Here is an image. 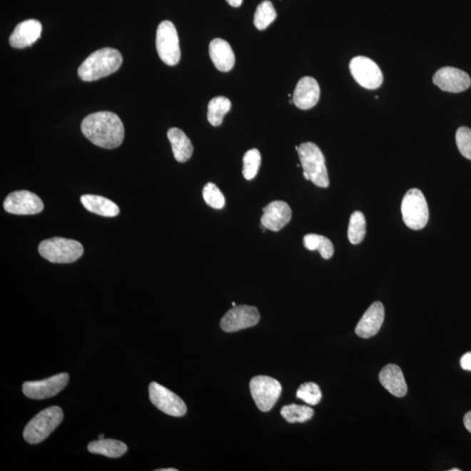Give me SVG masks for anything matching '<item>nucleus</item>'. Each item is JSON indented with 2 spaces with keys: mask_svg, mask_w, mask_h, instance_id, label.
I'll return each instance as SVG.
<instances>
[{
  "mask_svg": "<svg viewBox=\"0 0 471 471\" xmlns=\"http://www.w3.org/2000/svg\"><path fill=\"white\" fill-rule=\"evenodd\" d=\"M314 411L311 407L290 404L282 407L281 415L290 423L305 422L313 418Z\"/></svg>",
  "mask_w": 471,
  "mask_h": 471,
  "instance_id": "27",
  "label": "nucleus"
},
{
  "mask_svg": "<svg viewBox=\"0 0 471 471\" xmlns=\"http://www.w3.org/2000/svg\"><path fill=\"white\" fill-rule=\"evenodd\" d=\"M123 61V55L119 51L105 47L92 53L82 62L78 69V77L83 81L99 80L116 72Z\"/></svg>",
  "mask_w": 471,
  "mask_h": 471,
  "instance_id": "2",
  "label": "nucleus"
},
{
  "mask_svg": "<svg viewBox=\"0 0 471 471\" xmlns=\"http://www.w3.org/2000/svg\"><path fill=\"white\" fill-rule=\"evenodd\" d=\"M104 438H105V435L103 434H101L99 435V437H98V439H104Z\"/></svg>",
  "mask_w": 471,
  "mask_h": 471,
  "instance_id": "37",
  "label": "nucleus"
},
{
  "mask_svg": "<svg viewBox=\"0 0 471 471\" xmlns=\"http://www.w3.org/2000/svg\"><path fill=\"white\" fill-rule=\"evenodd\" d=\"M64 414L60 407L46 408L35 415L24 430L23 437L31 445H37L49 437L51 433L60 425Z\"/></svg>",
  "mask_w": 471,
  "mask_h": 471,
  "instance_id": "3",
  "label": "nucleus"
},
{
  "mask_svg": "<svg viewBox=\"0 0 471 471\" xmlns=\"http://www.w3.org/2000/svg\"><path fill=\"white\" fill-rule=\"evenodd\" d=\"M298 148H300V147H298V146L295 147V149H296L297 151H298Z\"/></svg>",
  "mask_w": 471,
  "mask_h": 471,
  "instance_id": "40",
  "label": "nucleus"
},
{
  "mask_svg": "<svg viewBox=\"0 0 471 471\" xmlns=\"http://www.w3.org/2000/svg\"><path fill=\"white\" fill-rule=\"evenodd\" d=\"M455 143L461 154L471 160V129L467 127L459 128L455 133Z\"/></svg>",
  "mask_w": 471,
  "mask_h": 471,
  "instance_id": "32",
  "label": "nucleus"
},
{
  "mask_svg": "<svg viewBox=\"0 0 471 471\" xmlns=\"http://www.w3.org/2000/svg\"><path fill=\"white\" fill-rule=\"evenodd\" d=\"M463 422H465V426L469 432L471 433V411L468 412L463 419Z\"/></svg>",
  "mask_w": 471,
  "mask_h": 471,
  "instance_id": "34",
  "label": "nucleus"
},
{
  "mask_svg": "<svg viewBox=\"0 0 471 471\" xmlns=\"http://www.w3.org/2000/svg\"><path fill=\"white\" fill-rule=\"evenodd\" d=\"M366 233V218H365L364 214L360 211L353 212L348 226V236L349 241L352 245H359L360 243L364 240Z\"/></svg>",
  "mask_w": 471,
  "mask_h": 471,
  "instance_id": "26",
  "label": "nucleus"
},
{
  "mask_svg": "<svg viewBox=\"0 0 471 471\" xmlns=\"http://www.w3.org/2000/svg\"><path fill=\"white\" fill-rule=\"evenodd\" d=\"M210 57L218 70L229 72L235 64V54L229 43L223 39H214L210 43Z\"/></svg>",
  "mask_w": 471,
  "mask_h": 471,
  "instance_id": "20",
  "label": "nucleus"
},
{
  "mask_svg": "<svg viewBox=\"0 0 471 471\" xmlns=\"http://www.w3.org/2000/svg\"><path fill=\"white\" fill-rule=\"evenodd\" d=\"M230 6L233 7H239L242 5L243 0H226Z\"/></svg>",
  "mask_w": 471,
  "mask_h": 471,
  "instance_id": "35",
  "label": "nucleus"
},
{
  "mask_svg": "<svg viewBox=\"0 0 471 471\" xmlns=\"http://www.w3.org/2000/svg\"><path fill=\"white\" fill-rule=\"evenodd\" d=\"M433 83L442 91L461 93L470 88L471 78L462 70L445 66L435 74Z\"/></svg>",
  "mask_w": 471,
  "mask_h": 471,
  "instance_id": "14",
  "label": "nucleus"
},
{
  "mask_svg": "<svg viewBox=\"0 0 471 471\" xmlns=\"http://www.w3.org/2000/svg\"><path fill=\"white\" fill-rule=\"evenodd\" d=\"M260 320V314L255 306L236 305L226 313L220 322L223 331L233 333L253 328Z\"/></svg>",
  "mask_w": 471,
  "mask_h": 471,
  "instance_id": "11",
  "label": "nucleus"
},
{
  "mask_svg": "<svg viewBox=\"0 0 471 471\" xmlns=\"http://www.w3.org/2000/svg\"><path fill=\"white\" fill-rule=\"evenodd\" d=\"M297 397L303 400L308 405L315 406L320 402L322 398L319 385L314 383L302 384L297 390Z\"/></svg>",
  "mask_w": 471,
  "mask_h": 471,
  "instance_id": "30",
  "label": "nucleus"
},
{
  "mask_svg": "<svg viewBox=\"0 0 471 471\" xmlns=\"http://www.w3.org/2000/svg\"><path fill=\"white\" fill-rule=\"evenodd\" d=\"M168 139L171 141L173 154L179 163H186L193 154V145L183 131L178 128L168 129Z\"/></svg>",
  "mask_w": 471,
  "mask_h": 471,
  "instance_id": "21",
  "label": "nucleus"
},
{
  "mask_svg": "<svg viewBox=\"0 0 471 471\" xmlns=\"http://www.w3.org/2000/svg\"><path fill=\"white\" fill-rule=\"evenodd\" d=\"M81 202L86 210L102 217L113 218L120 213L117 204L103 196L84 195L81 196Z\"/></svg>",
  "mask_w": 471,
  "mask_h": 471,
  "instance_id": "22",
  "label": "nucleus"
},
{
  "mask_svg": "<svg viewBox=\"0 0 471 471\" xmlns=\"http://www.w3.org/2000/svg\"><path fill=\"white\" fill-rule=\"evenodd\" d=\"M277 18L273 3L265 0L259 4L254 15V25L258 30H265Z\"/></svg>",
  "mask_w": 471,
  "mask_h": 471,
  "instance_id": "28",
  "label": "nucleus"
},
{
  "mask_svg": "<svg viewBox=\"0 0 471 471\" xmlns=\"http://www.w3.org/2000/svg\"><path fill=\"white\" fill-rule=\"evenodd\" d=\"M4 209L11 214L34 215L44 209V204L33 192L19 191L8 195L4 202Z\"/></svg>",
  "mask_w": 471,
  "mask_h": 471,
  "instance_id": "13",
  "label": "nucleus"
},
{
  "mask_svg": "<svg viewBox=\"0 0 471 471\" xmlns=\"http://www.w3.org/2000/svg\"><path fill=\"white\" fill-rule=\"evenodd\" d=\"M156 50L161 60L168 66H176L180 61L179 38L174 24L165 21L156 31Z\"/></svg>",
  "mask_w": 471,
  "mask_h": 471,
  "instance_id": "7",
  "label": "nucleus"
},
{
  "mask_svg": "<svg viewBox=\"0 0 471 471\" xmlns=\"http://www.w3.org/2000/svg\"><path fill=\"white\" fill-rule=\"evenodd\" d=\"M385 318L383 303L377 301L369 306L355 328L356 335L363 339H369L379 333Z\"/></svg>",
  "mask_w": 471,
  "mask_h": 471,
  "instance_id": "16",
  "label": "nucleus"
},
{
  "mask_svg": "<svg viewBox=\"0 0 471 471\" xmlns=\"http://www.w3.org/2000/svg\"><path fill=\"white\" fill-rule=\"evenodd\" d=\"M81 131L92 143L103 148H116L124 140V126L112 112L101 111L84 118Z\"/></svg>",
  "mask_w": 471,
  "mask_h": 471,
  "instance_id": "1",
  "label": "nucleus"
},
{
  "mask_svg": "<svg viewBox=\"0 0 471 471\" xmlns=\"http://www.w3.org/2000/svg\"><path fill=\"white\" fill-rule=\"evenodd\" d=\"M89 452L117 458L123 457L127 452L128 446L124 442L115 439H98L88 445Z\"/></svg>",
  "mask_w": 471,
  "mask_h": 471,
  "instance_id": "23",
  "label": "nucleus"
},
{
  "mask_svg": "<svg viewBox=\"0 0 471 471\" xmlns=\"http://www.w3.org/2000/svg\"><path fill=\"white\" fill-rule=\"evenodd\" d=\"M233 305L236 306V305H237V304H236L235 302H233Z\"/></svg>",
  "mask_w": 471,
  "mask_h": 471,
  "instance_id": "39",
  "label": "nucleus"
},
{
  "mask_svg": "<svg viewBox=\"0 0 471 471\" xmlns=\"http://www.w3.org/2000/svg\"><path fill=\"white\" fill-rule=\"evenodd\" d=\"M69 380V374L61 373L46 380L26 382L23 384V392L27 397L34 400L54 397L64 390Z\"/></svg>",
  "mask_w": 471,
  "mask_h": 471,
  "instance_id": "12",
  "label": "nucleus"
},
{
  "mask_svg": "<svg viewBox=\"0 0 471 471\" xmlns=\"http://www.w3.org/2000/svg\"><path fill=\"white\" fill-rule=\"evenodd\" d=\"M250 390L258 410L263 412L272 410L282 392L280 382L265 375L253 377L250 383Z\"/></svg>",
  "mask_w": 471,
  "mask_h": 471,
  "instance_id": "8",
  "label": "nucleus"
},
{
  "mask_svg": "<svg viewBox=\"0 0 471 471\" xmlns=\"http://www.w3.org/2000/svg\"><path fill=\"white\" fill-rule=\"evenodd\" d=\"M403 222L412 230L423 229L429 222L430 212L425 196L418 188L408 191L402 202Z\"/></svg>",
  "mask_w": 471,
  "mask_h": 471,
  "instance_id": "6",
  "label": "nucleus"
},
{
  "mask_svg": "<svg viewBox=\"0 0 471 471\" xmlns=\"http://www.w3.org/2000/svg\"><path fill=\"white\" fill-rule=\"evenodd\" d=\"M231 108V101L225 96H217L213 98L208 105V121L212 126L221 125L223 117L230 111Z\"/></svg>",
  "mask_w": 471,
  "mask_h": 471,
  "instance_id": "24",
  "label": "nucleus"
},
{
  "mask_svg": "<svg viewBox=\"0 0 471 471\" xmlns=\"http://www.w3.org/2000/svg\"><path fill=\"white\" fill-rule=\"evenodd\" d=\"M351 74L363 88L367 89L378 88L383 82V74L378 65L371 59L357 56L349 64Z\"/></svg>",
  "mask_w": 471,
  "mask_h": 471,
  "instance_id": "10",
  "label": "nucleus"
},
{
  "mask_svg": "<svg viewBox=\"0 0 471 471\" xmlns=\"http://www.w3.org/2000/svg\"><path fill=\"white\" fill-rule=\"evenodd\" d=\"M460 364L462 369L467 371H471V352L466 353L465 355H463L461 360Z\"/></svg>",
  "mask_w": 471,
  "mask_h": 471,
  "instance_id": "33",
  "label": "nucleus"
},
{
  "mask_svg": "<svg viewBox=\"0 0 471 471\" xmlns=\"http://www.w3.org/2000/svg\"><path fill=\"white\" fill-rule=\"evenodd\" d=\"M304 246L309 250H319L321 257L330 259L335 253V248L331 240L324 236L308 234L303 238Z\"/></svg>",
  "mask_w": 471,
  "mask_h": 471,
  "instance_id": "25",
  "label": "nucleus"
},
{
  "mask_svg": "<svg viewBox=\"0 0 471 471\" xmlns=\"http://www.w3.org/2000/svg\"><path fill=\"white\" fill-rule=\"evenodd\" d=\"M149 399L153 405L159 410L175 417H182L186 414V402L167 388L157 383H152L148 387Z\"/></svg>",
  "mask_w": 471,
  "mask_h": 471,
  "instance_id": "9",
  "label": "nucleus"
},
{
  "mask_svg": "<svg viewBox=\"0 0 471 471\" xmlns=\"http://www.w3.org/2000/svg\"><path fill=\"white\" fill-rule=\"evenodd\" d=\"M320 97V88L315 78L305 76L298 82L293 94L294 105L301 110L312 108Z\"/></svg>",
  "mask_w": 471,
  "mask_h": 471,
  "instance_id": "17",
  "label": "nucleus"
},
{
  "mask_svg": "<svg viewBox=\"0 0 471 471\" xmlns=\"http://www.w3.org/2000/svg\"><path fill=\"white\" fill-rule=\"evenodd\" d=\"M460 470H459V469H452V470H450V471H460Z\"/></svg>",
  "mask_w": 471,
  "mask_h": 471,
  "instance_id": "38",
  "label": "nucleus"
},
{
  "mask_svg": "<svg viewBox=\"0 0 471 471\" xmlns=\"http://www.w3.org/2000/svg\"><path fill=\"white\" fill-rule=\"evenodd\" d=\"M298 156L310 181L320 188L329 186V178L323 153L315 143H304L298 146Z\"/></svg>",
  "mask_w": 471,
  "mask_h": 471,
  "instance_id": "5",
  "label": "nucleus"
},
{
  "mask_svg": "<svg viewBox=\"0 0 471 471\" xmlns=\"http://www.w3.org/2000/svg\"><path fill=\"white\" fill-rule=\"evenodd\" d=\"M261 165L260 152L257 148L250 149L243 156V175L246 180H253L258 175Z\"/></svg>",
  "mask_w": 471,
  "mask_h": 471,
  "instance_id": "29",
  "label": "nucleus"
},
{
  "mask_svg": "<svg viewBox=\"0 0 471 471\" xmlns=\"http://www.w3.org/2000/svg\"><path fill=\"white\" fill-rule=\"evenodd\" d=\"M292 210L284 201H273L263 208L261 225L267 230L280 231L292 219Z\"/></svg>",
  "mask_w": 471,
  "mask_h": 471,
  "instance_id": "15",
  "label": "nucleus"
},
{
  "mask_svg": "<svg viewBox=\"0 0 471 471\" xmlns=\"http://www.w3.org/2000/svg\"><path fill=\"white\" fill-rule=\"evenodd\" d=\"M203 198L208 206L214 209H223L226 206V198L221 191L213 183H208L203 190Z\"/></svg>",
  "mask_w": 471,
  "mask_h": 471,
  "instance_id": "31",
  "label": "nucleus"
},
{
  "mask_svg": "<svg viewBox=\"0 0 471 471\" xmlns=\"http://www.w3.org/2000/svg\"><path fill=\"white\" fill-rule=\"evenodd\" d=\"M379 380L383 387L396 397L407 395V386L402 369L397 365L388 364L380 372Z\"/></svg>",
  "mask_w": 471,
  "mask_h": 471,
  "instance_id": "19",
  "label": "nucleus"
},
{
  "mask_svg": "<svg viewBox=\"0 0 471 471\" xmlns=\"http://www.w3.org/2000/svg\"><path fill=\"white\" fill-rule=\"evenodd\" d=\"M81 243L64 238H53L42 241L39 253L49 262L69 264L78 260L83 254Z\"/></svg>",
  "mask_w": 471,
  "mask_h": 471,
  "instance_id": "4",
  "label": "nucleus"
},
{
  "mask_svg": "<svg viewBox=\"0 0 471 471\" xmlns=\"http://www.w3.org/2000/svg\"><path fill=\"white\" fill-rule=\"evenodd\" d=\"M157 471H178V470L171 468V469H162V470H157Z\"/></svg>",
  "mask_w": 471,
  "mask_h": 471,
  "instance_id": "36",
  "label": "nucleus"
},
{
  "mask_svg": "<svg viewBox=\"0 0 471 471\" xmlns=\"http://www.w3.org/2000/svg\"><path fill=\"white\" fill-rule=\"evenodd\" d=\"M41 22L36 19H27L16 26L9 39L10 44L14 49H25L38 41L41 37Z\"/></svg>",
  "mask_w": 471,
  "mask_h": 471,
  "instance_id": "18",
  "label": "nucleus"
}]
</instances>
